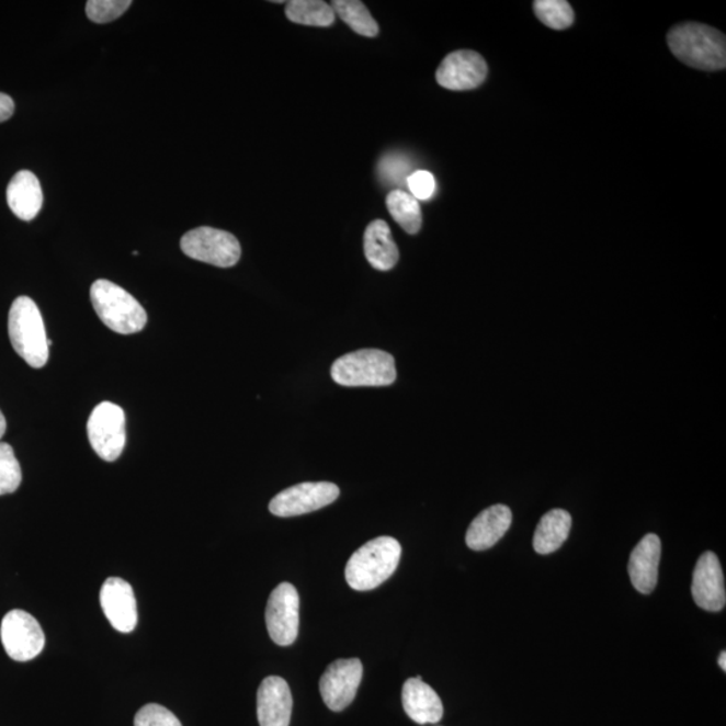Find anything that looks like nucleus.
I'll list each match as a JSON object with an SVG mask.
<instances>
[{
  "instance_id": "obj_1",
  "label": "nucleus",
  "mask_w": 726,
  "mask_h": 726,
  "mask_svg": "<svg viewBox=\"0 0 726 726\" xmlns=\"http://www.w3.org/2000/svg\"><path fill=\"white\" fill-rule=\"evenodd\" d=\"M672 55L681 63L700 70H722L726 67L725 35L701 23H682L668 34Z\"/></svg>"
},
{
  "instance_id": "obj_2",
  "label": "nucleus",
  "mask_w": 726,
  "mask_h": 726,
  "mask_svg": "<svg viewBox=\"0 0 726 726\" xmlns=\"http://www.w3.org/2000/svg\"><path fill=\"white\" fill-rule=\"evenodd\" d=\"M401 558V545L393 537L368 541L350 557L344 570L348 585L355 591H372L396 572Z\"/></svg>"
},
{
  "instance_id": "obj_3",
  "label": "nucleus",
  "mask_w": 726,
  "mask_h": 726,
  "mask_svg": "<svg viewBox=\"0 0 726 726\" xmlns=\"http://www.w3.org/2000/svg\"><path fill=\"white\" fill-rule=\"evenodd\" d=\"M9 337L16 354L34 368L44 367L49 360L50 339L39 308L33 299L20 296L9 314Z\"/></svg>"
},
{
  "instance_id": "obj_4",
  "label": "nucleus",
  "mask_w": 726,
  "mask_h": 726,
  "mask_svg": "<svg viewBox=\"0 0 726 726\" xmlns=\"http://www.w3.org/2000/svg\"><path fill=\"white\" fill-rule=\"evenodd\" d=\"M91 302L100 320L118 334H135L147 325V313L140 303L109 280L101 279L92 284Z\"/></svg>"
},
{
  "instance_id": "obj_5",
  "label": "nucleus",
  "mask_w": 726,
  "mask_h": 726,
  "mask_svg": "<svg viewBox=\"0 0 726 726\" xmlns=\"http://www.w3.org/2000/svg\"><path fill=\"white\" fill-rule=\"evenodd\" d=\"M331 377L338 385L389 386L397 378L393 355L377 349H363L341 356L331 367Z\"/></svg>"
},
{
  "instance_id": "obj_6",
  "label": "nucleus",
  "mask_w": 726,
  "mask_h": 726,
  "mask_svg": "<svg viewBox=\"0 0 726 726\" xmlns=\"http://www.w3.org/2000/svg\"><path fill=\"white\" fill-rule=\"evenodd\" d=\"M88 439L105 462H115L126 447V413L116 404L104 401L93 409L88 420Z\"/></svg>"
},
{
  "instance_id": "obj_7",
  "label": "nucleus",
  "mask_w": 726,
  "mask_h": 726,
  "mask_svg": "<svg viewBox=\"0 0 726 726\" xmlns=\"http://www.w3.org/2000/svg\"><path fill=\"white\" fill-rule=\"evenodd\" d=\"M181 249L190 259L219 268H230L241 258V247L229 231L202 226L182 237Z\"/></svg>"
},
{
  "instance_id": "obj_8",
  "label": "nucleus",
  "mask_w": 726,
  "mask_h": 726,
  "mask_svg": "<svg viewBox=\"0 0 726 726\" xmlns=\"http://www.w3.org/2000/svg\"><path fill=\"white\" fill-rule=\"evenodd\" d=\"M5 653L16 662L37 658L45 647V634L37 619L22 610L10 611L0 626Z\"/></svg>"
},
{
  "instance_id": "obj_9",
  "label": "nucleus",
  "mask_w": 726,
  "mask_h": 726,
  "mask_svg": "<svg viewBox=\"0 0 726 726\" xmlns=\"http://www.w3.org/2000/svg\"><path fill=\"white\" fill-rule=\"evenodd\" d=\"M300 600L296 588L282 582L273 589L265 610V622L271 639L279 646H291L299 633Z\"/></svg>"
},
{
  "instance_id": "obj_10",
  "label": "nucleus",
  "mask_w": 726,
  "mask_h": 726,
  "mask_svg": "<svg viewBox=\"0 0 726 726\" xmlns=\"http://www.w3.org/2000/svg\"><path fill=\"white\" fill-rule=\"evenodd\" d=\"M339 487L330 481H306L279 492L270 503V511L276 517H296L313 513L336 502Z\"/></svg>"
},
{
  "instance_id": "obj_11",
  "label": "nucleus",
  "mask_w": 726,
  "mask_h": 726,
  "mask_svg": "<svg viewBox=\"0 0 726 726\" xmlns=\"http://www.w3.org/2000/svg\"><path fill=\"white\" fill-rule=\"evenodd\" d=\"M363 674L360 659H338L320 677L321 699L329 710L342 712L354 701Z\"/></svg>"
},
{
  "instance_id": "obj_12",
  "label": "nucleus",
  "mask_w": 726,
  "mask_h": 726,
  "mask_svg": "<svg viewBox=\"0 0 726 726\" xmlns=\"http://www.w3.org/2000/svg\"><path fill=\"white\" fill-rule=\"evenodd\" d=\"M487 71L485 58L473 50H457L443 59L436 70L440 87L450 91H472L484 84Z\"/></svg>"
},
{
  "instance_id": "obj_13",
  "label": "nucleus",
  "mask_w": 726,
  "mask_h": 726,
  "mask_svg": "<svg viewBox=\"0 0 726 726\" xmlns=\"http://www.w3.org/2000/svg\"><path fill=\"white\" fill-rule=\"evenodd\" d=\"M100 603L113 628L123 634L133 633L138 624V609L129 582L118 577L106 579L101 587Z\"/></svg>"
},
{
  "instance_id": "obj_14",
  "label": "nucleus",
  "mask_w": 726,
  "mask_h": 726,
  "mask_svg": "<svg viewBox=\"0 0 726 726\" xmlns=\"http://www.w3.org/2000/svg\"><path fill=\"white\" fill-rule=\"evenodd\" d=\"M692 594L700 609L719 612L725 609V580L719 559L713 552L699 558L693 574Z\"/></svg>"
},
{
  "instance_id": "obj_15",
  "label": "nucleus",
  "mask_w": 726,
  "mask_h": 726,
  "mask_svg": "<svg viewBox=\"0 0 726 726\" xmlns=\"http://www.w3.org/2000/svg\"><path fill=\"white\" fill-rule=\"evenodd\" d=\"M293 704L288 683L282 677H266L258 692L260 726H290Z\"/></svg>"
},
{
  "instance_id": "obj_16",
  "label": "nucleus",
  "mask_w": 726,
  "mask_h": 726,
  "mask_svg": "<svg viewBox=\"0 0 726 726\" xmlns=\"http://www.w3.org/2000/svg\"><path fill=\"white\" fill-rule=\"evenodd\" d=\"M662 544L657 534H647L629 556L628 575L636 591L648 594L658 582V568Z\"/></svg>"
},
{
  "instance_id": "obj_17",
  "label": "nucleus",
  "mask_w": 726,
  "mask_h": 726,
  "mask_svg": "<svg viewBox=\"0 0 726 726\" xmlns=\"http://www.w3.org/2000/svg\"><path fill=\"white\" fill-rule=\"evenodd\" d=\"M513 513L506 504H494L481 511L469 525L466 543L469 549L487 551L498 543L509 531Z\"/></svg>"
},
{
  "instance_id": "obj_18",
  "label": "nucleus",
  "mask_w": 726,
  "mask_h": 726,
  "mask_svg": "<svg viewBox=\"0 0 726 726\" xmlns=\"http://www.w3.org/2000/svg\"><path fill=\"white\" fill-rule=\"evenodd\" d=\"M402 706L410 719L420 725L436 724L443 718V702L421 677L410 678L402 688Z\"/></svg>"
},
{
  "instance_id": "obj_19",
  "label": "nucleus",
  "mask_w": 726,
  "mask_h": 726,
  "mask_svg": "<svg viewBox=\"0 0 726 726\" xmlns=\"http://www.w3.org/2000/svg\"><path fill=\"white\" fill-rule=\"evenodd\" d=\"M8 204L11 212L22 222H32L44 204L43 189L32 171L16 172L8 188Z\"/></svg>"
},
{
  "instance_id": "obj_20",
  "label": "nucleus",
  "mask_w": 726,
  "mask_h": 726,
  "mask_svg": "<svg viewBox=\"0 0 726 726\" xmlns=\"http://www.w3.org/2000/svg\"><path fill=\"white\" fill-rule=\"evenodd\" d=\"M363 249L368 263L378 271H390L398 261V248L389 225L383 219L368 224L363 236Z\"/></svg>"
},
{
  "instance_id": "obj_21",
  "label": "nucleus",
  "mask_w": 726,
  "mask_h": 726,
  "mask_svg": "<svg viewBox=\"0 0 726 726\" xmlns=\"http://www.w3.org/2000/svg\"><path fill=\"white\" fill-rule=\"evenodd\" d=\"M572 517L561 509L551 510L546 513L535 529L533 546L538 555H551L561 547L568 540Z\"/></svg>"
},
{
  "instance_id": "obj_22",
  "label": "nucleus",
  "mask_w": 726,
  "mask_h": 726,
  "mask_svg": "<svg viewBox=\"0 0 726 726\" xmlns=\"http://www.w3.org/2000/svg\"><path fill=\"white\" fill-rule=\"evenodd\" d=\"M285 15L299 25L327 27L336 21V11L331 4L321 0H291L285 5Z\"/></svg>"
},
{
  "instance_id": "obj_23",
  "label": "nucleus",
  "mask_w": 726,
  "mask_h": 726,
  "mask_svg": "<svg viewBox=\"0 0 726 726\" xmlns=\"http://www.w3.org/2000/svg\"><path fill=\"white\" fill-rule=\"evenodd\" d=\"M390 216L409 235H418L422 225L419 201L404 190H393L386 198Z\"/></svg>"
},
{
  "instance_id": "obj_24",
  "label": "nucleus",
  "mask_w": 726,
  "mask_h": 726,
  "mask_svg": "<svg viewBox=\"0 0 726 726\" xmlns=\"http://www.w3.org/2000/svg\"><path fill=\"white\" fill-rule=\"evenodd\" d=\"M331 8L334 9L336 15L341 18L356 34L368 38L376 37L378 34V23L368 13L366 5L359 0H336L331 3Z\"/></svg>"
},
{
  "instance_id": "obj_25",
  "label": "nucleus",
  "mask_w": 726,
  "mask_h": 726,
  "mask_svg": "<svg viewBox=\"0 0 726 726\" xmlns=\"http://www.w3.org/2000/svg\"><path fill=\"white\" fill-rule=\"evenodd\" d=\"M534 13L538 20L553 30H565L574 25L572 5L565 0H537Z\"/></svg>"
},
{
  "instance_id": "obj_26",
  "label": "nucleus",
  "mask_w": 726,
  "mask_h": 726,
  "mask_svg": "<svg viewBox=\"0 0 726 726\" xmlns=\"http://www.w3.org/2000/svg\"><path fill=\"white\" fill-rule=\"evenodd\" d=\"M21 484V464L13 447L8 443H0V497L15 492Z\"/></svg>"
},
{
  "instance_id": "obj_27",
  "label": "nucleus",
  "mask_w": 726,
  "mask_h": 726,
  "mask_svg": "<svg viewBox=\"0 0 726 726\" xmlns=\"http://www.w3.org/2000/svg\"><path fill=\"white\" fill-rule=\"evenodd\" d=\"M131 4V0H89L87 15L94 23H110L126 13Z\"/></svg>"
},
{
  "instance_id": "obj_28",
  "label": "nucleus",
  "mask_w": 726,
  "mask_h": 726,
  "mask_svg": "<svg viewBox=\"0 0 726 726\" xmlns=\"http://www.w3.org/2000/svg\"><path fill=\"white\" fill-rule=\"evenodd\" d=\"M135 726H182L175 714L158 704L143 706L135 716Z\"/></svg>"
},
{
  "instance_id": "obj_29",
  "label": "nucleus",
  "mask_w": 726,
  "mask_h": 726,
  "mask_svg": "<svg viewBox=\"0 0 726 726\" xmlns=\"http://www.w3.org/2000/svg\"><path fill=\"white\" fill-rule=\"evenodd\" d=\"M409 170L408 160L400 157V155H388L379 162L381 177L392 183H401L402 180H408Z\"/></svg>"
},
{
  "instance_id": "obj_30",
  "label": "nucleus",
  "mask_w": 726,
  "mask_h": 726,
  "mask_svg": "<svg viewBox=\"0 0 726 726\" xmlns=\"http://www.w3.org/2000/svg\"><path fill=\"white\" fill-rule=\"evenodd\" d=\"M410 194L418 201H428L432 198L436 190V181L430 171L419 170L412 172L407 180Z\"/></svg>"
},
{
  "instance_id": "obj_31",
  "label": "nucleus",
  "mask_w": 726,
  "mask_h": 726,
  "mask_svg": "<svg viewBox=\"0 0 726 726\" xmlns=\"http://www.w3.org/2000/svg\"><path fill=\"white\" fill-rule=\"evenodd\" d=\"M15 103L9 94L0 93V123L9 121L14 115Z\"/></svg>"
},
{
  "instance_id": "obj_32",
  "label": "nucleus",
  "mask_w": 726,
  "mask_h": 726,
  "mask_svg": "<svg viewBox=\"0 0 726 726\" xmlns=\"http://www.w3.org/2000/svg\"><path fill=\"white\" fill-rule=\"evenodd\" d=\"M5 430H8V421H5L2 410H0V440L4 436Z\"/></svg>"
},
{
  "instance_id": "obj_33",
  "label": "nucleus",
  "mask_w": 726,
  "mask_h": 726,
  "mask_svg": "<svg viewBox=\"0 0 726 726\" xmlns=\"http://www.w3.org/2000/svg\"><path fill=\"white\" fill-rule=\"evenodd\" d=\"M718 665H719V668L723 669V671H726V653L725 651L719 654Z\"/></svg>"
}]
</instances>
